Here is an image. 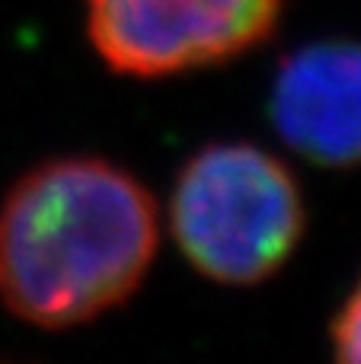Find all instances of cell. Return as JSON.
<instances>
[{"label":"cell","mask_w":361,"mask_h":364,"mask_svg":"<svg viewBox=\"0 0 361 364\" xmlns=\"http://www.w3.org/2000/svg\"><path fill=\"white\" fill-rule=\"evenodd\" d=\"M157 240V201L128 170L38 164L0 201V304L38 329L83 326L141 288Z\"/></svg>","instance_id":"6da1fadb"},{"label":"cell","mask_w":361,"mask_h":364,"mask_svg":"<svg viewBox=\"0 0 361 364\" xmlns=\"http://www.w3.org/2000/svg\"><path fill=\"white\" fill-rule=\"evenodd\" d=\"M170 227L205 278L243 288L288 262L304 233V198L279 157L253 144H211L179 170Z\"/></svg>","instance_id":"7a4b0ae2"},{"label":"cell","mask_w":361,"mask_h":364,"mask_svg":"<svg viewBox=\"0 0 361 364\" xmlns=\"http://www.w3.org/2000/svg\"><path fill=\"white\" fill-rule=\"evenodd\" d=\"M285 0H87V32L109 70L170 77L262 45Z\"/></svg>","instance_id":"3957f363"},{"label":"cell","mask_w":361,"mask_h":364,"mask_svg":"<svg viewBox=\"0 0 361 364\" xmlns=\"http://www.w3.org/2000/svg\"><path fill=\"white\" fill-rule=\"evenodd\" d=\"M269 115L298 157L361 164V42H313L281 58Z\"/></svg>","instance_id":"277c9868"},{"label":"cell","mask_w":361,"mask_h":364,"mask_svg":"<svg viewBox=\"0 0 361 364\" xmlns=\"http://www.w3.org/2000/svg\"><path fill=\"white\" fill-rule=\"evenodd\" d=\"M333 339V355L345 364H361V282L343 304L339 316L333 320L330 329Z\"/></svg>","instance_id":"5b68a950"}]
</instances>
